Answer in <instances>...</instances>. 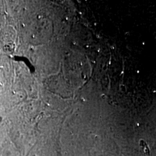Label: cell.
<instances>
[{
	"label": "cell",
	"mask_w": 156,
	"mask_h": 156,
	"mask_svg": "<svg viewBox=\"0 0 156 156\" xmlns=\"http://www.w3.org/2000/svg\"><path fill=\"white\" fill-rule=\"evenodd\" d=\"M14 45L13 44H6L5 46H4V50H5L6 52H8V53H11L13 52V50H14Z\"/></svg>",
	"instance_id": "cell-1"
}]
</instances>
